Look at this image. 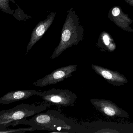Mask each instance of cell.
<instances>
[{
  "mask_svg": "<svg viewBox=\"0 0 133 133\" xmlns=\"http://www.w3.org/2000/svg\"><path fill=\"white\" fill-rule=\"evenodd\" d=\"M10 1L16 4L14 0H0V10L6 14L14 15V10L10 9L9 4Z\"/></svg>",
  "mask_w": 133,
  "mask_h": 133,
  "instance_id": "cell-10",
  "label": "cell"
},
{
  "mask_svg": "<svg viewBox=\"0 0 133 133\" xmlns=\"http://www.w3.org/2000/svg\"><path fill=\"white\" fill-rule=\"evenodd\" d=\"M16 5L17 6L18 8L15 10V13L14 14L13 16L17 20L19 21H25L32 18L31 16L27 15L24 13L23 10H22L16 4Z\"/></svg>",
  "mask_w": 133,
  "mask_h": 133,
  "instance_id": "cell-12",
  "label": "cell"
},
{
  "mask_svg": "<svg viewBox=\"0 0 133 133\" xmlns=\"http://www.w3.org/2000/svg\"><path fill=\"white\" fill-rule=\"evenodd\" d=\"M36 130V129L32 127H30L22 128L17 129L6 128L3 130L0 131V133H23L26 131H33Z\"/></svg>",
  "mask_w": 133,
  "mask_h": 133,
  "instance_id": "cell-11",
  "label": "cell"
},
{
  "mask_svg": "<svg viewBox=\"0 0 133 133\" xmlns=\"http://www.w3.org/2000/svg\"><path fill=\"white\" fill-rule=\"evenodd\" d=\"M56 14V12L50 13L48 15L44 21L39 22L34 29L32 32L30 41L27 46L26 54L29 52L33 46L42 38L43 35L52 25Z\"/></svg>",
  "mask_w": 133,
  "mask_h": 133,
  "instance_id": "cell-7",
  "label": "cell"
},
{
  "mask_svg": "<svg viewBox=\"0 0 133 133\" xmlns=\"http://www.w3.org/2000/svg\"><path fill=\"white\" fill-rule=\"evenodd\" d=\"M84 29L80 25L79 18L71 7L67 11V15L61 31L60 41L51 57L53 59L60 56L68 48L77 45L83 39Z\"/></svg>",
  "mask_w": 133,
  "mask_h": 133,
  "instance_id": "cell-2",
  "label": "cell"
},
{
  "mask_svg": "<svg viewBox=\"0 0 133 133\" xmlns=\"http://www.w3.org/2000/svg\"><path fill=\"white\" fill-rule=\"evenodd\" d=\"M112 14L114 17H117L120 13V10L118 8L115 7L113 9L112 11Z\"/></svg>",
  "mask_w": 133,
  "mask_h": 133,
  "instance_id": "cell-14",
  "label": "cell"
},
{
  "mask_svg": "<svg viewBox=\"0 0 133 133\" xmlns=\"http://www.w3.org/2000/svg\"><path fill=\"white\" fill-rule=\"evenodd\" d=\"M25 124L32 127L36 130H45L52 133H77L78 124L71 118H68L59 111L48 110L45 112L38 114L31 119H25L17 121L13 127Z\"/></svg>",
  "mask_w": 133,
  "mask_h": 133,
  "instance_id": "cell-1",
  "label": "cell"
},
{
  "mask_svg": "<svg viewBox=\"0 0 133 133\" xmlns=\"http://www.w3.org/2000/svg\"><path fill=\"white\" fill-rule=\"evenodd\" d=\"M77 65L71 64L60 68L43 78L37 80L33 84L37 87H42L57 84L71 77L72 73L77 70Z\"/></svg>",
  "mask_w": 133,
  "mask_h": 133,
  "instance_id": "cell-5",
  "label": "cell"
},
{
  "mask_svg": "<svg viewBox=\"0 0 133 133\" xmlns=\"http://www.w3.org/2000/svg\"><path fill=\"white\" fill-rule=\"evenodd\" d=\"M90 102L96 109L107 116L118 117L127 119L130 117L126 111L112 101L102 99L94 98L91 99Z\"/></svg>",
  "mask_w": 133,
  "mask_h": 133,
  "instance_id": "cell-6",
  "label": "cell"
},
{
  "mask_svg": "<svg viewBox=\"0 0 133 133\" xmlns=\"http://www.w3.org/2000/svg\"><path fill=\"white\" fill-rule=\"evenodd\" d=\"M41 92L34 89H21L10 91L0 98V104L5 105L24 100L35 95L39 96Z\"/></svg>",
  "mask_w": 133,
  "mask_h": 133,
  "instance_id": "cell-9",
  "label": "cell"
},
{
  "mask_svg": "<svg viewBox=\"0 0 133 133\" xmlns=\"http://www.w3.org/2000/svg\"><path fill=\"white\" fill-rule=\"evenodd\" d=\"M103 41L106 46H108L110 44V40L108 36L105 35L103 37Z\"/></svg>",
  "mask_w": 133,
  "mask_h": 133,
  "instance_id": "cell-13",
  "label": "cell"
},
{
  "mask_svg": "<svg viewBox=\"0 0 133 133\" xmlns=\"http://www.w3.org/2000/svg\"><path fill=\"white\" fill-rule=\"evenodd\" d=\"M39 96L45 102L62 107L74 106L77 98L76 94L69 89L55 88L42 92Z\"/></svg>",
  "mask_w": 133,
  "mask_h": 133,
  "instance_id": "cell-4",
  "label": "cell"
},
{
  "mask_svg": "<svg viewBox=\"0 0 133 133\" xmlns=\"http://www.w3.org/2000/svg\"><path fill=\"white\" fill-rule=\"evenodd\" d=\"M52 105L45 102L32 104L22 103L12 109L2 110L0 112V130H3L13 126L17 121L39 113Z\"/></svg>",
  "mask_w": 133,
  "mask_h": 133,
  "instance_id": "cell-3",
  "label": "cell"
},
{
  "mask_svg": "<svg viewBox=\"0 0 133 133\" xmlns=\"http://www.w3.org/2000/svg\"><path fill=\"white\" fill-rule=\"evenodd\" d=\"M91 67L97 74L114 86H120L128 82L126 77L118 71H114L96 64H92Z\"/></svg>",
  "mask_w": 133,
  "mask_h": 133,
  "instance_id": "cell-8",
  "label": "cell"
}]
</instances>
